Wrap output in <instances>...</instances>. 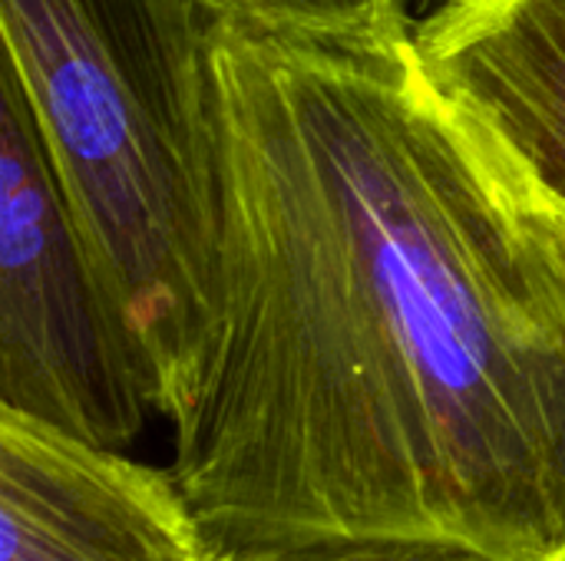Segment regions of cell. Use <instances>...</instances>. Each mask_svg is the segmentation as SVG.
<instances>
[{
  "label": "cell",
  "mask_w": 565,
  "mask_h": 561,
  "mask_svg": "<svg viewBox=\"0 0 565 561\" xmlns=\"http://www.w3.org/2000/svg\"><path fill=\"white\" fill-rule=\"evenodd\" d=\"M218 301L172 476L215 552L565 549V261L414 23L205 33Z\"/></svg>",
  "instance_id": "cell-1"
},
{
  "label": "cell",
  "mask_w": 565,
  "mask_h": 561,
  "mask_svg": "<svg viewBox=\"0 0 565 561\" xmlns=\"http://www.w3.org/2000/svg\"><path fill=\"white\" fill-rule=\"evenodd\" d=\"M192 0H0L20 79L96 281L169 423L218 301V149Z\"/></svg>",
  "instance_id": "cell-2"
},
{
  "label": "cell",
  "mask_w": 565,
  "mask_h": 561,
  "mask_svg": "<svg viewBox=\"0 0 565 561\" xmlns=\"http://www.w3.org/2000/svg\"><path fill=\"white\" fill-rule=\"evenodd\" d=\"M0 410L122 450L156 413L33 109L0 73Z\"/></svg>",
  "instance_id": "cell-3"
},
{
  "label": "cell",
  "mask_w": 565,
  "mask_h": 561,
  "mask_svg": "<svg viewBox=\"0 0 565 561\" xmlns=\"http://www.w3.org/2000/svg\"><path fill=\"white\" fill-rule=\"evenodd\" d=\"M172 470L0 410V561H215Z\"/></svg>",
  "instance_id": "cell-4"
},
{
  "label": "cell",
  "mask_w": 565,
  "mask_h": 561,
  "mask_svg": "<svg viewBox=\"0 0 565 561\" xmlns=\"http://www.w3.org/2000/svg\"><path fill=\"white\" fill-rule=\"evenodd\" d=\"M430 76L565 202V0H440L414 20Z\"/></svg>",
  "instance_id": "cell-5"
},
{
  "label": "cell",
  "mask_w": 565,
  "mask_h": 561,
  "mask_svg": "<svg viewBox=\"0 0 565 561\" xmlns=\"http://www.w3.org/2000/svg\"><path fill=\"white\" fill-rule=\"evenodd\" d=\"M209 20L245 17L291 30H387L414 23L411 0H192Z\"/></svg>",
  "instance_id": "cell-6"
},
{
  "label": "cell",
  "mask_w": 565,
  "mask_h": 561,
  "mask_svg": "<svg viewBox=\"0 0 565 561\" xmlns=\"http://www.w3.org/2000/svg\"><path fill=\"white\" fill-rule=\"evenodd\" d=\"M215 561H503L444 542H387V539H331L301 546H268L218 552Z\"/></svg>",
  "instance_id": "cell-7"
},
{
  "label": "cell",
  "mask_w": 565,
  "mask_h": 561,
  "mask_svg": "<svg viewBox=\"0 0 565 561\" xmlns=\"http://www.w3.org/2000/svg\"><path fill=\"white\" fill-rule=\"evenodd\" d=\"M546 195V192H543ZM546 208H550V225H553V238H556V248L565 261V202H556L546 195Z\"/></svg>",
  "instance_id": "cell-8"
},
{
  "label": "cell",
  "mask_w": 565,
  "mask_h": 561,
  "mask_svg": "<svg viewBox=\"0 0 565 561\" xmlns=\"http://www.w3.org/2000/svg\"><path fill=\"white\" fill-rule=\"evenodd\" d=\"M440 0H411V10H414V17H420V13H427L430 7H437Z\"/></svg>",
  "instance_id": "cell-9"
},
{
  "label": "cell",
  "mask_w": 565,
  "mask_h": 561,
  "mask_svg": "<svg viewBox=\"0 0 565 561\" xmlns=\"http://www.w3.org/2000/svg\"><path fill=\"white\" fill-rule=\"evenodd\" d=\"M546 561H565V549H559L556 555H550V559H546Z\"/></svg>",
  "instance_id": "cell-10"
}]
</instances>
